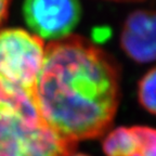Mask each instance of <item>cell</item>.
Listing matches in <instances>:
<instances>
[{
    "instance_id": "1",
    "label": "cell",
    "mask_w": 156,
    "mask_h": 156,
    "mask_svg": "<svg viewBox=\"0 0 156 156\" xmlns=\"http://www.w3.org/2000/svg\"><path fill=\"white\" fill-rule=\"evenodd\" d=\"M44 122L72 143L102 136L116 115L120 76L104 50L77 35L51 41L35 88Z\"/></svg>"
},
{
    "instance_id": "2",
    "label": "cell",
    "mask_w": 156,
    "mask_h": 156,
    "mask_svg": "<svg viewBox=\"0 0 156 156\" xmlns=\"http://www.w3.org/2000/svg\"><path fill=\"white\" fill-rule=\"evenodd\" d=\"M46 54L44 39L23 28L0 29V83L35 100Z\"/></svg>"
},
{
    "instance_id": "3",
    "label": "cell",
    "mask_w": 156,
    "mask_h": 156,
    "mask_svg": "<svg viewBox=\"0 0 156 156\" xmlns=\"http://www.w3.org/2000/svg\"><path fill=\"white\" fill-rule=\"evenodd\" d=\"M25 23L41 39L60 40L71 36L81 19L79 0H24Z\"/></svg>"
},
{
    "instance_id": "4",
    "label": "cell",
    "mask_w": 156,
    "mask_h": 156,
    "mask_svg": "<svg viewBox=\"0 0 156 156\" xmlns=\"http://www.w3.org/2000/svg\"><path fill=\"white\" fill-rule=\"evenodd\" d=\"M75 146L44 122L0 142V156H67Z\"/></svg>"
},
{
    "instance_id": "5",
    "label": "cell",
    "mask_w": 156,
    "mask_h": 156,
    "mask_svg": "<svg viewBox=\"0 0 156 156\" xmlns=\"http://www.w3.org/2000/svg\"><path fill=\"white\" fill-rule=\"evenodd\" d=\"M120 46L138 63L156 61V11L136 10L125 20Z\"/></svg>"
},
{
    "instance_id": "6",
    "label": "cell",
    "mask_w": 156,
    "mask_h": 156,
    "mask_svg": "<svg viewBox=\"0 0 156 156\" xmlns=\"http://www.w3.org/2000/svg\"><path fill=\"white\" fill-rule=\"evenodd\" d=\"M105 156H133L138 141L132 127H117L111 130L102 142Z\"/></svg>"
},
{
    "instance_id": "7",
    "label": "cell",
    "mask_w": 156,
    "mask_h": 156,
    "mask_svg": "<svg viewBox=\"0 0 156 156\" xmlns=\"http://www.w3.org/2000/svg\"><path fill=\"white\" fill-rule=\"evenodd\" d=\"M138 98L147 112L156 115V67L147 72L139 81Z\"/></svg>"
},
{
    "instance_id": "8",
    "label": "cell",
    "mask_w": 156,
    "mask_h": 156,
    "mask_svg": "<svg viewBox=\"0 0 156 156\" xmlns=\"http://www.w3.org/2000/svg\"><path fill=\"white\" fill-rule=\"evenodd\" d=\"M138 141L133 156H156V129L147 126L132 127Z\"/></svg>"
},
{
    "instance_id": "9",
    "label": "cell",
    "mask_w": 156,
    "mask_h": 156,
    "mask_svg": "<svg viewBox=\"0 0 156 156\" xmlns=\"http://www.w3.org/2000/svg\"><path fill=\"white\" fill-rule=\"evenodd\" d=\"M10 5H11V0H0V25L7 20Z\"/></svg>"
},
{
    "instance_id": "10",
    "label": "cell",
    "mask_w": 156,
    "mask_h": 156,
    "mask_svg": "<svg viewBox=\"0 0 156 156\" xmlns=\"http://www.w3.org/2000/svg\"><path fill=\"white\" fill-rule=\"evenodd\" d=\"M110 1H117V2H136V1H142V0H110Z\"/></svg>"
},
{
    "instance_id": "11",
    "label": "cell",
    "mask_w": 156,
    "mask_h": 156,
    "mask_svg": "<svg viewBox=\"0 0 156 156\" xmlns=\"http://www.w3.org/2000/svg\"><path fill=\"white\" fill-rule=\"evenodd\" d=\"M67 156H89L87 154H83V153H78V154H69Z\"/></svg>"
}]
</instances>
